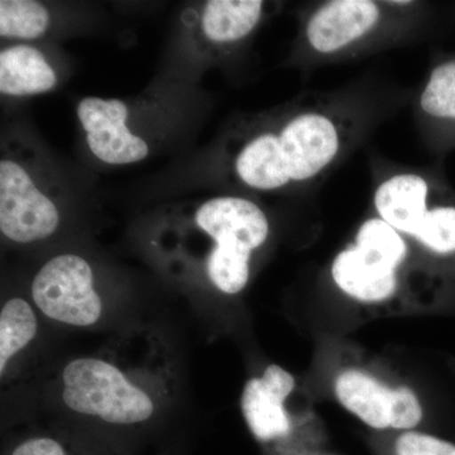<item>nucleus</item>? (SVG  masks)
Instances as JSON below:
<instances>
[{
  "mask_svg": "<svg viewBox=\"0 0 455 455\" xmlns=\"http://www.w3.org/2000/svg\"><path fill=\"white\" fill-rule=\"evenodd\" d=\"M341 146L343 131L331 114L293 113L248 133L236 147L233 170L245 187L280 190L316 178Z\"/></svg>",
  "mask_w": 455,
  "mask_h": 455,
  "instance_id": "f257e3e1",
  "label": "nucleus"
},
{
  "mask_svg": "<svg viewBox=\"0 0 455 455\" xmlns=\"http://www.w3.org/2000/svg\"><path fill=\"white\" fill-rule=\"evenodd\" d=\"M194 223L214 243L205 262L209 281L228 295L241 292L252 253L268 238L265 212L245 197L217 196L196 206Z\"/></svg>",
  "mask_w": 455,
  "mask_h": 455,
  "instance_id": "f03ea898",
  "label": "nucleus"
},
{
  "mask_svg": "<svg viewBox=\"0 0 455 455\" xmlns=\"http://www.w3.org/2000/svg\"><path fill=\"white\" fill-rule=\"evenodd\" d=\"M62 400L76 414L118 427L148 423L156 412L151 395L101 358H76L66 364Z\"/></svg>",
  "mask_w": 455,
  "mask_h": 455,
  "instance_id": "7ed1b4c3",
  "label": "nucleus"
},
{
  "mask_svg": "<svg viewBox=\"0 0 455 455\" xmlns=\"http://www.w3.org/2000/svg\"><path fill=\"white\" fill-rule=\"evenodd\" d=\"M31 292L41 313L60 324L88 328L103 314L92 266L77 254H59L47 260L33 278Z\"/></svg>",
  "mask_w": 455,
  "mask_h": 455,
  "instance_id": "20e7f679",
  "label": "nucleus"
},
{
  "mask_svg": "<svg viewBox=\"0 0 455 455\" xmlns=\"http://www.w3.org/2000/svg\"><path fill=\"white\" fill-rule=\"evenodd\" d=\"M59 206L41 188L25 164L0 160V232L8 241L31 244L55 235Z\"/></svg>",
  "mask_w": 455,
  "mask_h": 455,
  "instance_id": "39448f33",
  "label": "nucleus"
},
{
  "mask_svg": "<svg viewBox=\"0 0 455 455\" xmlns=\"http://www.w3.org/2000/svg\"><path fill=\"white\" fill-rule=\"evenodd\" d=\"M77 118L92 154L110 166H125L148 157V145L132 133L127 104L119 99L86 97L77 104Z\"/></svg>",
  "mask_w": 455,
  "mask_h": 455,
  "instance_id": "423d86ee",
  "label": "nucleus"
},
{
  "mask_svg": "<svg viewBox=\"0 0 455 455\" xmlns=\"http://www.w3.org/2000/svg\"><path fill=\"white\" fill-rule=\"evenodd\" d=\"M385 3L331 0L317 7L305 26V38L314 52L335 55L363 40L383 20Z\"/></svg>",
  "mask_w": 455,
  "mask_h": 455,
  "instance_id": "0eeeda50",
  "label": "nucleus"
},
{
  "mask_svg": "<svg viewBox=\"0 0 455 455\" xmlns=\"http://www.w3.org/2000/svg\"><path fill=\"white\" fill-rule=\"evenodd\" d=\"M295 387V379L283 368L272 364L262 377L245 385L242 412L248 427L260 442L283 438L290 431V419L283 401Z\"/></svg>",
  "mask_w": 455,
  "mask_h": 455,
  "instance_id": "6e6552de",
  "label": "nucleus"
},
{
  "mask_svg": "<svg viewBox=\"0 0 455 455\" xmlns=\"http://www.w3.org/2000/svg\"><path fill=\"white\" fill-rule=\"evenodd\" d=\"M396 269L390 260L355 244L338 254L331 275L344 292L361 301L377 302L394 295Z\"/></svg>",
  "mask_w": 455,
  "mask_h": 455,
  "instance_id": "1a4fd4ad",
  "label": "nucleus"
},
{
  "mask_svg": "<svg viewBox=\"0 0 455 455\" xmlns=\"http://www.w3.org/2000/svg\"><path fill=\"white\" fill-rule=\"evenodd\" d=\"M429 185L416 173H398L381 182L374 193L379 218L398 233L414 236L427 212Z\"/></svg>",
  "mask_w": 455,
  "mask_h": 455,
  "instance_id": "9d476101",
  "label": "nucleus"
},
{
  "mask_svg": "<svg viewBox=\"0 0 455 455\" xmlns=\"http://www.w3.org/2000/svg\"><path fill=\"white\" fill-rule=\"evenodd\" d=\"M265 13L260 0H209L197 16L204 40L215 46H232L247 38Z\"/></svg>",
  "mask_w": 455,
  "mask_h": 455,
  "instance_id": "9b49d317",
  "label": "nucleus"
},
{
  "mask_svg": "<svg viewBox=\"0 0 455 455\" xmlns=\"http://www.w3.org/2000/svg\"><path fill=\"white\" fill-rule=\"evenodd\" d=\"M57 74L40 50L16 44L0 52V92L7 97H29L55 89Z\"/></svg>",
  "mask_w": 455,
  "mask_h": 455,
  "instance_id": "f8f14e48",
  "label": "nucleus"
},
{
  "mask_svg": "<svg viewBox=\"0 0 455 455\" xmlns=\"http://www.w3.org/2000/svg\"><path fill=\"white\" fill-rule=\"evenodd\" d=\"M335 392L343 406L370 427L376 429L391 427L394 391L372 377L358 371H347L338 379Z\"/></svg>",
  "mask_w": 455,
  "mask_h": 455,
  "instance_id": "ddd939ff",
  "label": "nucleus"
},
{
  "mask_svg": "<svg viewBox=\"0 0 455 455\" xmlns=\"http://www.w3.org/2000/svg\"><path fill=\"white\" fill-rule=\"evenodd\" d=\"M38 322L28 301L13 298L0 311V374L7 373L12 359L37 335Z\"/></svg>",
  "mask_w": 455,
  "mask_h": 455,
  "instance_id": "4468645a",
  "label": "nucleus"
},
{
  "mask_svg": "<svg viewBox=\"0 0 455 455\" xmlns=\"http://www.w3.org/2000/svg\"><path fill=\"white\" fill-rule=\"evenodd\" d=\"M49 9L35 0L0 2V36L8 40L31 41L49 29Z\"/></svg>",
  "mask_w": 455,
  "mask_h": 455,
  "instance_id": "2eb2a0df",
  "label": "nucleus"
},
{
  "mask_svg": "<svg viewBox=\"0 0 455 455\" xmlns=\"http://www.w3.org/2000/svg\"><path fill=\"white\" fill-rule=\"evenodd\" d=\"M420 106L429 116L455 121V61L434 68L421 92Z\"/></svg>",
  "mask_w": 455,
  "mask_h": 455,
  "instance_id": "dca6fc26",
  "label": "nucleus"
},
{
  "mask_svg": "<svg viewBox=\"0 0 455 455\" xmlns=\"http://www.w3.org/2000/svg\"><path fill=\"white\" fill-rule=\"evenodd\" d=\"M355 244L370 248L398 266L406 257V243L400 233L381 218L364 221L359 228Z\"/></svg>",
  "mask_w": 455,
  "mask_h": 455,
  "instance_id": "f3484780",
  "label": "nucleus"
},
{
  "mask_svg": "<svg viewBox=\"0 0 455 455\" xmlns=\"http://www.w3.org/2000/svg\"><path fill=\"white\" fill-rule=\"evenodd\" d=\"M414 238L434 252H455V208L431 209Z\"/></svg>",
  "mask_w": 455,
  "mask_h": 455,
  "instance_id": "a211bd4d",
  "label": "nucleus"
},
{
  "mask_svg": "<svg viewBox=\"0 0 455 455\" xmlns=\"http://www.w3.org/2000/svg\"><path fill=\"white\" fill-rule=\"evenodd\" d=\"M5 455H97L89 447L50 434H36L14 443Z\"/></svg>",
  "mask_w": 455,
  "mask_h": 455,
  "instance_id": "6ab92c4d",
  "label": "nucleus"
},
{
  "mask_svg": "<svg viewBox=\"0 0 455 455\" xmlns=\"http://www.w3.org/2000/svg\"><path fill=\"white\" fill-rule=\"evenodd\" d=\"M397 455H455V445L424 434L406 433L396 443Z\"/></svg>",
  "mask_w": 455,
  "mask_h": 455,
  "instance_id": "aec40b11",
  "label": "nucleus"
},
{
  "mask_svg": "<svg viewBox=\"0 0 455 455\" xmlns=\"http://www.w3.org/2000/svg\"><path fill=\"white\" fill-rule=\"evenodd\" d=\"M423 411L418 398L409 388L401 387L394 391L391 409V427L395 429H410L421 420Z\"/></svg>",
  "mask_w": 455,
  "mask_h": 455,
  "instance_id": "412c9836",
  "label": "nucleus"
}]
</instances>
